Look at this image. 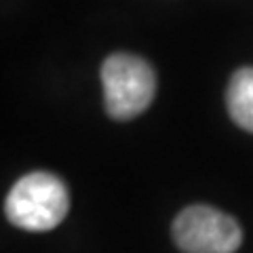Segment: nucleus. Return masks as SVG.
Here are the masks:
<instances>
[{
	"mask_svg": "<svg viewBox=\"0 0 253 253\" xmlns=\"http://www.w3.org/2000/svg\"><path fill=\"white\" fill-rule=\"evenodd\" d=\"M106 112L116 121L146 112L156 95V74L152 66L131 53H114L101 66Z\"/></svg>",
	"mask_w": 253,
	"mask_h": 253,
	"instance_id": "2",
	"label": "nucleus"
},
{
	"mask_svg": "<svg viewBox=\"0 0 253 253\" xmlns=\"http://www.w3.org/2000/svg\"><path fill=\"white\" fill-rule=\"evenodd\" d=\"M173 239L184 253H234L243 230L234 217L209 205H190L173 221Z\"/></svg>",
	"mask_w": 253,
	"mask_h": 253,
	"instance_id": "3",
	"label": "nucleus"
},
{
	"mask_svg": "<svg viewBox=\"0 0 253 253\" xmlns=\"http://www.w3.org/2000/svg\"><path fill=\"white\" fill-rule=\"evenodd\" d=\"M70 209L66 184L49 171H34L17 179L4 201L13 226L30 232H46L59 226Z\"/></svg>",
	"mask_w": 253,
	"mask_h": 253,
	"instance_id": "1",
	"label": "nucleus"
},
{
	"mask_svg": "<svg viewBox=\"0 0 253 253\" xmlns=\"http://www.w3.org/2000/svg\"><path fill=\"white\" fill-rule=\"evenodd\" d=\"M226 104L232 121L253 133V68L236 70L226 91Z\"/></svg>",
	"mask_w": 253,
	"mask_h": 253,
	"instance_id": "4",
	"label": "nucleus"
}]
</instances>
